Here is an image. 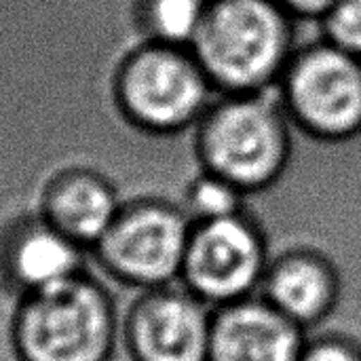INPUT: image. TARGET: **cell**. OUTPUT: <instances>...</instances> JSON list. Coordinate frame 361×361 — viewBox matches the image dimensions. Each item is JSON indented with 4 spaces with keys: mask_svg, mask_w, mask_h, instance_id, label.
Masks as SVG:
<instances>
[{
    "mask_svg": "<svg viewBox=\"0 0 361 361\" xmlns=\"http://www.w3.org/2000/svg\"><path fill=\"white\" fill-rule=\"evenodd\" d=\"M118 334L114 298L87 271L27 294L15 322V345L23 361H110Z\"/></svg>",
    "mask_w": 361,
    "mask_h": 361,
    "instance_id": "3957f363",
    "label": "cell"
},
{
    "mask_svg": "<svg viewBox=\"0 0 361 361\" xmlns=\"http://www.w3.org/2000/svg\"><path fill=\"white\" fill-rule=\"evenodd\" d=\"M294 154V125L277 91L218 95L192 129L197 167L247 197L273 188Z\"/></svg>",
    "mask_w": 361,
    "mask_h": 361,
    "instance_id": "6da1fadb",
    "label": "cell"
},
{
    "mask_svg": "<svg viewBox=\"0 0 361 361\" xmlns=\"http://www.w3.org/2000/svg\"><path fill=\"white\" fill-rule=\"evenodd\" d=\"M116 91L127 118L161 137L192 133L218 97L195 53L163 42H146L127 57Z\"/></svg>",
    "mask_w": 361,
    "mask_h": 361,
    "instance_id": "277c9868",
    "label": "cell"
},
{
    "mask_svg": "<svg viewBox=\"0 0 361 361\" xmlns=\"http://www.w3.org/2000/svg\"><path fill=\"white\" fill-rule=\"evenodd\" d=\"M260 296L288 319L311 330L336 313L343 277L330 256L298 245L271 258Z\"/></svg>",
    "mask_w": 361,
    "mask_h": 361,
    "instance_id": "30bf717a",
    "label": "cell"
},
{
    "mask_svg": "<svg viewBox=\"0 0 361 361\" xmlns=\"http://www.w3.org/2000/svg\"><path fill=\"white\" fill-rule=\"evenodd\" d=\"M214 307L182 283L142 290L121 324L133 361H207Z\"/></svg>",
    "mask_w": 361,
    "mask_h": 361,
    "instance_id": "ba28073f",
    "label": "cell"
},
{
    "mask_svg": "<svg viewBox=\"0 0 361 361\" xmlns=\"http://www.w3.org/2000/svg\"><path fill=\"white\" fill-rule=\"evenodd\" d=\"M294 19H324L338 0H277Z\"/></svg>",
    "mask_w": 361,
    "mask_h": 361,
    "instance_id": "e0dca14e",
    "label": "cell"
},
{
    "mask_svg": "<svg viewBox=\"0 0 361 361\" xmlns=\"http://www.w3.org/2000/svg\"><path fill=\"white\" fill-rule=\"evenodd\" d=\"M123 203L121 192L106 176L91 169H72L57 176L49 186L42 218L53 228L93 252L112 226Z\"/></svg>",
    "mask_w": 361,
    "mask_h": 361,
    "instance_id": "8fae6325",
    "label": "cell"
},
{
    "mask_svg": "<svg viewBox=\"0 0 361 361\" xmlns=\"http://www.w3.org/2000/svg\"><path fill=\"white\" fill-rule=\"evenodd\" d=\"M322 32L328 42L361 59V0H338L322 19Z\"/></svg>",
    "mask_w": 361,
    "mask_h": 361,
    "instance_id": "9a60e30c",
    "label": "cell"
},
{
    "mask_svg": "<svg viewBox=\"0 0 361 361\" xmlns=\"http://www.w3.org/2000/svg\"><path fill=\"white\" fill-rule=\"evenodd\" d=\"M296 49L294 17L277 0H212L190 44L218 95L275 91Z\"/></svg>",
    "mask_w": 361,
    "mask_h": 361,
    "instance_id": "7a4b0ae2",
    "label": "cell"
},
{
    "mask_svg": "<svg viewBox=\"0 0 361 361\" xmlns=\"http://www.w3.org/2000/svg\"><path fill=\"white\" fill-rule=\"evenodd\" d=\"M192 220L178 201L146 197L123 203L93 247L95 260L116 281L135 290L180 283Z\"/></svg>",
    "mask_w": 361,
    "mask_h": 361,
    "instance_id": "8992f818",
    "label": "cell"
},
{
    "mask_svg": "<svg viewBox=\"0 0 361 361\" xmlns=\"http://www.w3.org/2000/svg\"><path fill=\"white\" fill-rule=\"evenodd\" d=\"M269 264L267 233L247 209L192 224L180 283L216 309L260 294Z\"/></svg>",
    "mask_w": 361,
    "mask_h": 361,
    "instance_id": "52a82bcc",
    "label": "cell"
},
{
    "mask_svg": "<svg viewBox=\"0 0 361 361\" xmlns=\"http://www.w3.org/2000/svg\"><path fill=\"white\" fill-rule=\"evenodd\" d=\"M298 361H361V343L345 334L307 338Z\"/></svg>",
    "mask_w": 361,
    "mask_h": 361,
    "instance_id": "2e32d148",
    "label": "cell"
},
{
    "mask_svg": "<svg viewBox=\"0 0 361 361\" xmlns=\"http://www.w3.org/2000/svg\"><path fill=\"white\" fill-rule=\"evenodd\" d=\"M87 256L89 250L40 218L15 235L6 250V269L17 290L27 296L82 275Z\"/></svg>",
    "mask_w": 361,
    "mask_h": 361,
    "instance_id": "7c38bea8",
    "label": "cell"
},
{
    "mask_svg": "<svg viewBox=\"0 0 361 361\" xmlns=\"http://www.w3.org/2000/svg\"><path fill=\"white\" fill-rule=\"evenodd\" d=\"M307 330L260 294L214 309L207 361H298Z\"/></svg>",
    "mask_w": 361,
    "mask_h": 361,
    "instance_id": "9c48e42d",
    "label": "cell"
},
{
    "mask_svg": "<svg viewBox=\"0 0 361 361\" xmlns=\"http://www.w3.org/2000/svg\"><path fill=\"white\" fill-rule=\"evenodd\" d=\"M212 0H140L137 19L148 42L192 44Z\"/></svg>",
    "mask_w": 361,
    "mask_h": 361,
    "instance_id": "4fadbf2b",
    "label": "cell"
},
{
    "mask_svg": "<svg viewBox=\"0 0 361 361\" xmlns=\"http://www.w3.org/2000/svg\"><path fill=\"white\" fill-rule=\"evenodd\" d=\"M180 205L192 224L214 222L247 212V195L224 178L197 169L182 190Z\"/></svg>",
    "mask_w": 361,
    "mask_h": 361,
    "instance_id": "5bb4252c",
    "label": "cell"
},
{
    "mask_svg": "<svg viewBox=\"0 0 361 361\" xmlns=\"http://www.w3.org/2000/svg\"><path fill=\"white\" fill-rule=\"evenodd\" d=\"M275 91L302 135L324 144L361 135V59L326 38L296 49Z\"/></svg>",
    "mask_w": 361,
    "mask_h": 361,
    "instance_id": "5b68a950",
    "label": "cell"
}]
</instances>
